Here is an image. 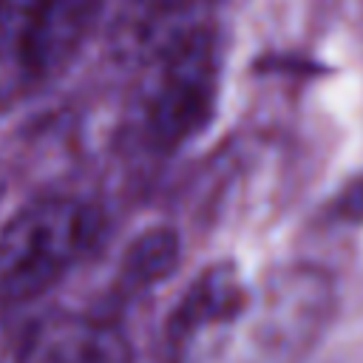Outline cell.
<instances>
[{
	"mask_svg": "<svg viewBox=\"0 0 363 363\" xmlns=\"http://www.w3.org/2000/svg\"><path fill=\"white\" fill-rule=\"evenodd\" d=\"M335 281L312 264H286L250 281L244 306L213 363H301L332 323Z\"/></svg>",
	"mask_w": 363,
	"mask_h": 363,
	"instance_id": "cell-1",
	"label": "cell"
},
{
	"mask_svg": "<svg viewBox=\"0 0 363 363\" xmlns=\"http://www.w3.org/2000/svg\"><path fill=\"white\" fill-rule=\"evenodd\" d=\"M102 216L74 196H43L0 230V318L26 312L96 244Z\"/></svg>",
	"mask_w": 363,
	"mask_h": 363,
	"instance_id": "cell-2",
	"label": "cell"
},
{
	"mask_svg": "<svg viewBox=\"0 0 363 363\" xmlns=\"http://www.w3.org/2000/svg\"><path fill=\"white\" fill-rule=\"evenodd\" d=\"M218 77L221 45L213 26L196 23L162 37L139 91L145 139L156 150H176L199 136L213 116Z\"/></svg>",
	"mask_w": 363,
	"mask_h": 363,
	"instance_id": "cell-3",
	"label": "cell"
},
{
	"mask_svg": "<svg viewBox=\"0 0 363 363\" xmlns=\"http://www.w3.org/2000/svg\"><path fill=\"white\" fill-rule=\"evenodd\" d=\"M102 0H0V111L45 88L79 54Z\"/></svg>",
	"mask_w": 363,
	"mask_h": 363,
	"instance_id": "cell-4",
	"label": "cell"
},
{
	"mask_svg": "<svg viewBox=\"0 0 363 363\" xmlns=\"http://www.w3.org/2000/svg\"><path fill=\"white\" fill-rule=\"evenodd\" d=\"M0 363H130V346L94 315L14 312L0 318Z\"/></svg>",
	"mask_w": 363,
	"mask_h": 363,
	"instance_id": "cell-5",
	"label": "cell"
},
{
	"mask_svg": "<svg viewBox=\"0 0 363 363\" xmlns=\"http://www.w3.org/2000/svg\"><path fill=\"white\" fill-rule=\"evenodd\" d=\"M250 281L233 261L207 267L182 295L167 323V352L173 363H213L230 335Z\"/></svg>",
	"mask_w": 363,
	"mask_h": 363,
	"instance_id": "cell-6",
	"label": "cell"
},
{
	"mask_svg": "<svg viewBox=\"0 0 363 363\" xmlns=\"http://www.w3.org/2000/svg\"><path fill=\"white\" fill-rule=\"evenodd\" d=\"M213 0H139V11H142V23L145 26H170L167 34L204 23V20H193V14L210 9Z\"/></svg>",
	"mask_w": 363,
	"mask_h": 363,
	"instance_id": "cell-7",
	"label": "cell"
}]
</instances>
